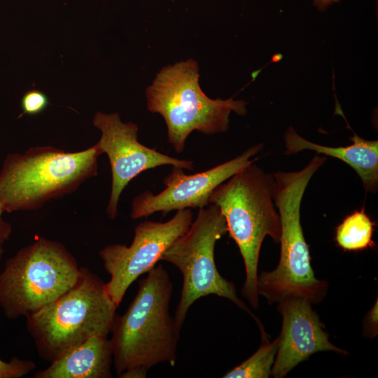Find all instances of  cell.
Here are the masks:
<instances>
[{
    "mask_svg": "<svg viewBox=\"0 0 378 378\" xmlns=\"http://www.w3.org/2000/svg\"><path fill=\"white\" fill-rule=\"evenodd\" d=\"M80 274L63 244L40 238L6 260L0 273V307L10 320L27 318L69 290Z\"/></svg>",
    "mask_w": 378,
    "mask_h": 378,
    "instance_id": "obj_7",
    "label": "cell"
},
{
    "mask_svg": "<svg viewBox=\"0 0 378 378\" xmlns=\"http://www.w3.org/2000/svg\"><path fill=\"white\" fill-rule=\"evenodd\" d=\"M278 349V338L272 342H264L248 359L227 372L224 378H268Z\"/></svg>",
    "mask_w": 378,
    "mask_h": 378,
    "instance_id": "obj_16",
    "label": "cell"
},
{
    "mask_svg": "<svg viewBox=\"0 0 378 378\" xmlns=\"http://www.w3.org/2000/svg\"><path fill=\"white\" fill-rule=\"evenodd\" d=\"M365 326L367 330L373 335L377 332V302L370 309L366 318Z\"/></svg>",
    "mask_w": 378,
    "mask_h": 378,
    "instance_id": "obj_20",
    "label": "cell"
},
{
    "mask_svg": "<svg viewBox=\"0 0 378 378\" xmlns=\"http://www.w3.org/2000/svg\"><path fill=\"white\" fill-rule=\"evenodd\" d=\"M48 104V97L44 92L38 90H29L21 99L22 115H36L43 112Z\"/></svg>",
    "mask_w": 378,
    "mask_h": 378,
    "instance_id": "obj_18",
    "label": "cell"
},
{
    "mask_svg": "<svg viewBox=\"0 0 378 378\" xmlns=\"http://www.w3.org/2000/svg\"><path fill=\"white\" fill-rule=\"evenodd\" d=\"M199 66L192 59L163 67L146 90L147 108L160 114L174 150L182 153L186 140L194 130L204 134L225 132L232 111L246 114L243 100L211 99L199 85Z\"/></svg>",
    "mask_w": 378,
    "mask_h": 378,
    "instance_id": "obj_6",
    "label": "cell"
},
{
    "mask_svg": "<svg viewBox=\"0 0 378 378\" xmlns=\"http://www.w3.org/2000/svg\"><path fill=\"white\" fill-rule=\"evenodd\" d=\"M3 253H4V249L2 248V246H0V260H1V258H2Z\"/></svg>",
    "mask_w": 378,
    "mask_h": 378,
    "instance_id": "obj_22",
    "label": "cell"
},
{
    "mask_svg": "<svg viewBox=\"0 0 378 378\" xmlns=\"http://www.w3.org/2000/svg\"><path fill=\"white\" fill-rule=\"evenodd\" d=\"M227 232L220 209L215 204L199 209L188 230L163 253L161 260L176 266L183 276L174 318L181 329L191 305L199 298L216 295L251 314L237 295L235 286L218 272L214 261L216 243Z\"/></svg>",
    "mask_w": 378,
    "mask_h": 378,
    "instance_id": "obj_8",
    "label": "cell"
},
{
    "mask_svg": "<svg viewBox=\"0 0 378 378\" xmlns=\"http://www.w3.org/2000/svg\"><path fill=\"white\" fill-rule=\"evenodd\" d=\"M274 177L254 162L239 170L211 193L209 204L223 215L230 237L244 260L246 279L242 295L252 308L259 305L258 266L267 236L279 242L281 223L273 200Z\"/></svg>",
    "mask_w": 378,
    "mask_h": 378,
    "instance_id": "obj_3",
    "label": "cell"
},
{
    "mask_svg": "<svg viewBox=\"0 0 378 378\" xmlns=\"http://www.w3.org/2000/svg\"><path fill=\"white\" fill-rule=\"evenodd\" d=\"M93 124L102 132L96 145L102 154L107 155L111 169V190L106 211L111 220L117 216L123 190L141 172L162 165L188 170L194 168L191 160L170 157L139 142L138 126L132 122H123L117 113L98 111L94 116Z\"/></svg>",
    "mask_w": 378,
    "mask_h": 378,
    "instance_id": "obj_10",
    "label": "cell"
},
{
    "mask_svg": "<svg viewBox=\"0 0 378 378\" xmlns=\"http://www.w3.org/2000/svg\"><path fill=\"white\" fill-rule=\"evenodd\" d=\"M113 346L107 336H94L65 352L34 378H111Z\"/></svg>",
    "mask_w": 378,
    "mask_h": 378,
    "instance_id": "obj_14",
    "label": "cell"
},
{
    "mask_svg": "<svg viewBox=\"0 0 378 378\" xmlns=\"http://www.w3.org/2000/svg\"><path fill=\"white\" fill-rule=\"evenodd\" d=\"M36 368L31 360L12 358L9 361L0 358V378H20L27 375Z\"/></svg>",
    "mask_w": 378,
    "mask_h": 378,
    "instance_id": "obj_17",
    "label": "cell"
},
{
    "mask_svg": "<svg viewBox=\"0 0 378 378\" xmlns=\"http://www.w3.org/2000/svg\"><path fill=\"white\" fill-rule=\"evenodd\" d=\"M338 0H314V4L316 8L323 10H325L330 4L337 2Z\"/></svg>",
    "mask_w": 378,
    "mask_h": 378,
    "instance_id": "obj_21",
    "label": "cell"
},
{
    "mask_svg": "<svg viewBox=\"0 0 378 378\" xmlns=\"http://www.w3.org/2000/svg\"><path fill=\"white\" fill-rule=\"evenodd\" d=\"M374 225L363 208L355 211L337 227L335 241L344 251H358L371 247L374 245Z\"/></svg>",
    "mask_w": 378,
    "mask_h": 378,
    "instance_id": "obj_15",
    "label": "cell"
},
{
    "mask_svg": "<svg viewBox=\"0 0 378 378\" xmlns=\"http://www.w3.org/2000/svg\"><path fill=\"white\" fill-rule=\"evenodd\" d=\"M102 154L94 144L78 152L35 146L8 154L0 171V200L4 212L34 210L75 191L97 174Z\"/></svg>",
    "mask_w": 378,
    "mask_h": 378,
    "instance_id": "obj_4",
    "label": "cell"
},
{
    "mask_svg": "<svg viewBox=\"0 0 378 378\" xmlns=\"http://www.w3.org/2000/svg\"><path fill=\"white\" fill-rule=\"evenodd\" d=\"M192 222L190 209L178 210L166 222L146 220L138 224L130 246L109 244L99 252L111 276L106 289L117 307L130 285L161 260L163 253L188 230Z\"/></svg>",
    "mask_w": 378,
    "mask_h": 378,
    "instance_id": "obj_9",
    "label": "cell"
},
{
    "mask_svg": "<svg viewBox=\"0 0 378 378\" xmlns=\"http://www.w3.org/2000/svg\"><path fill=\"white\" fill-rule=\"evenodd\" d=\"M351 140L352 144L344 147L322 146L305 139L289 127L284 134L285 154L309 150L339 159L356 172L365 190L374 194L378 189V141L364 139L356 133Z\"/></svg>",
    "mask_w": 378,
    "mask_h": 378,
    "instance_id": "obj_13",
    "label": "cell"
},
{
    "mask_svg": "<svg viewBox=\"0 0 378 378\" xmlns=\"http://www.w3.org/2000/svg\"><path fill=\"white\" fill-rule=\"evenodd\" d=\"M262 144H255L241 154L206 171L187 175L182 168L173 167L163 181L164 189L158 194L146 190L132 202V219L147 217L155 212L164 215L173 210L203 208L209 204L213 191L239 170L255 162L251 158L260 153Z\"/></svg>",
    "mask_w": 378,
    "mask_h": 378,
    "instance_id": "obj_11",
    "label": "cell"
},
{
    "mask_svg": "<svg viewBox=\"0 0 378 378\" xmlns=\"http://www.w3.org/2000/svg\"><path fill=\"white\" fill-rule=\"evenodd\" d=\"M326 158L315 155L302 169L273 173V200L280 223V258L275 270L258 275L257 290L268 303L296 297L312 304L322 301L328 284L315 277L310 264L309 246L300 220V208L306 188Z\"/></svg>",
    "mask_w": 378,
    "mask_h": 378,
    "instance_id": "obj_2",
    "label": "cell"
},
{
    "mask_svg": "<svg viewBox=\"0 0 378 378\" xmlns=\"http://www.w3.org/2000/svg\"><path fill=\"white\" fill-rule=\"evenodd\" d=\"M4 212V210L0 200V246H3L9 239L12 230L10 224L2 218Z\"/></svg>",
    "mask_w": 378,
    "mask_h": 378,
    "instance_id": "obj_19",
    "label": "cell"
},
{
    "mask_svg": "<svg viewBox=\"0 0 378 378\" xmlns=\"http://www.w3.org/2000/svg\"><path fill=\"white\" fill-rule=\"evenodd\" d=\"M118 307L104 283L81 268L77 283L66 293L26 318L40 357L52 362L94 336L112 331Z\"/></svg>",
    "mask_w": 378,
    "mask_h": 378,
    "instance_id": "obj_5",
    "label": "cell"
},
{
    "mask_svg": "<svg viewBox=\"0 0 378 378\" xmlns=\"http://www.w3.org/2000/svg\"><path fill=\"white\" fill-rule=\"evenodd\" d=\"M282 316V328L272 370L275 378H282L311 355L332 351L346 355L348 352L332 344L312 303L300 298L290 297L278 302Z\"/></svg>",
    "mask_w": 378,
    "mask_h": 378,
    "instance_id": "obj_12",
    "label": "cell"
},
{
    "mask_svg": "<svg viewBox=\"0 0 378 378\" xmlns=\"http://www.w3.org/2000/svg\"><path fill=\"white\" fill-rule=\"evenodd\" d=\"M147 274L111 331L113 364L120 378H145L152 367L174 365L176 360L181 329L169 314L172 281L161 264Z\"/></svg>",
    "mask_w": 378,
    "mask_h": 378,
    "instance_id": "obj_1",
    "label": "cell"
}]
</instances>
